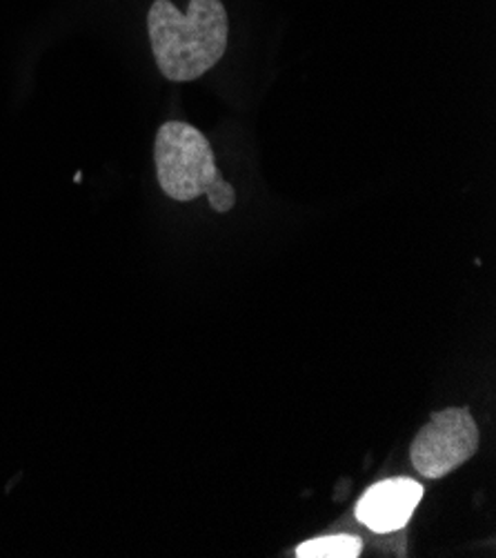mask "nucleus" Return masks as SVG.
I'll return each mask as SVG.
<instances>
[{
  "mask_svg": "<svg viewBox=\"0 0 496 558\" xmlns=\"http://www.w3.org/2000/svg\"><path fill=\"white\" fill-rule=\"evenodd\" d=\"M147 32L160 74L174 83H190L223 59L230 19L220 0H192L187 14L170 0H156L147 14Z\"/></svg>",
  "mask_w": 496,
  "mask_h": 558,
  "instance_id": "1",
  "label": "nucleus"
},
{
  "mask_svg": "<svg viewBox=\"0 0 496 558\" xmlns=\"http://www.w3.org/2000/svg\"><path fill=\"white\" fill-rule=\"evenodd\" d=\"M154 162L158 185L170 198L190 203L205 194L218 214H226L237 205L234 187L218 172L211 145L196 128L181 121L160 125Z\"/></svg>",
  "mask_w": 496,
  "mask_h": 558,
  "instance_id": "2",
  "label": "nucleus"
},
{
  "mask_svg": "<svg viewBox=\"0 0 496 558\" xmlns=\"http://www.w3.org/2000/svg\"><path fill=\"white\" fill-rule=\"evenodd\" d=\"M479 425L465 408L436 412L416 434L410 448L414 470L430 478H444L465 465L479 450Z\"/></svg>",
  "mask_w": 496,
  "mask_h": 558,
  "instance_id": "3",
  "label": "nucleus"
},
{
  "mask_svg": "<svg viewBox=\"0 0 496 558\" xmlns=\"http://www.w3.org/2000/svg\"><path fill=\"white\" fill-rule=\"evenodd\" d=\"M423 498V485L399 476L372 485L356 504V519L376 534L403 530Z\"/></svg>",
  "mask_w": 496,
  "mask_h": 558,
  "instance_id": "4",
  "label": "nucleus"
},
{
  "mask_svg": "<svg viewBox=\"0 0 496 558\" xmlns=\"http://www.w3.org/2000/svg\"><path fill=\"white\" fill-rule=\"evenodd\" d=\"M363 541L352 534H332L299 545V558H359Z\"/></svg>",
  "mask_w": 496,
  "mask_h": 558,
  "instance_id": "5",
  "label": "nucleus"
}]
</instances>
